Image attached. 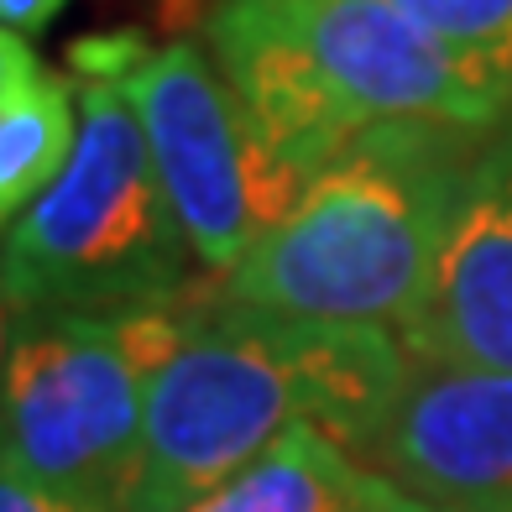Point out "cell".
<instances>
[{"label":"cell","instance_id":"6da1fadb","mask_svg":"<svg viewBox=\"0 0 512 512\" xmlns=\"http://www.w3.org/2000/svg\"><path fill=\"white\" fill-rule=\"evenodd\" d=\"M408 366L413 351L392 330L288 319L215 288L152 382L121 512L194 507L304 424L361 455Z\"/></svg>","mask_w":512,"mask_h":512},{"label":"cell","instance_id":"7a4b0ae2","mask_svg":"<svg viewBox=\"0 0 512 512\" xmlns=\"http://www.w3.org/2000/svg\"><path fill=\"white\" fill-rule=\"evenodd\" d=\"M204 48L293 204L377 126L434 121L486 136L512 115L387 0H215Z\"/></svg>","mask_w":512,"mask_h":512},{"label":"cell","instance_id":"3957f363","mask_svg":"<svg viewBox=\"0 0 512 512\" xmlns=\"http://www.w3.org/2000/svg\"><path fill=\"white\" fill-rule=\"evenodd\" d=\"M486 136L434 121H392L356 136L220 283L225 298L403 335L429 293Z\"/></svg>","mask_w":512,"mask_h":512},{"label":"cell","instance_id":"277c9868","mask_svg":"<svg viewBox=\"0 0 512 512\" xmlns=\"http://www.w3.org/2000/svg\"><path fill=\"white\" fill-rule=\"evenodd\" d=\"M74 79L79 147L53 189L6 220V319L162 304L215 283L183 236L121 84L95 68H74Z\"/></svg>","mask_w":512,"mask_h":512},{"label":"cell","instance_id":"5b68a950","mask_svg":"<svg viewBox=\"0 0 512 512\" xmlns=\"http://www.w3.org/2000/svg\"><path fill=\"white\" fill-rule=\"evenodd\" d=\"M215 288L204 283L131 309L6 319V465L63 497L121 512L152 382L189 340Z\"/></svg>","mask_w":512,"mask_h":512},{"label":"cell","instance_id":"8992f818","mask_svg":"<svg viewBox=\"0 0 512 512\" xmlns=\"http://www.w3.org/2000/svg\"><path fill=\"white\" fill-rule=\"evenodd\" d=\"M74 68H95L121 84L204 277L225 283L293 209V194L256 147V131L220 63L199 42L147 48L142 37L115 32L79 42Z\"/></svg>","mask_w":512,"mask_h":512},{"label":"cell","instance_id":"52a82bcc","mask_svg":"<svg viewBox=\"0 0 512 512\" xmlns=\"http://www.w3.org/2000/svg\"><path fill=\"white\" fill-rule=\"evenodd\" d=\"M356 460L445 512H512V371L413 356Z\"/></svg>","mask_w":512,"mask_h":512},{"label":"cell","instance_id":"ba28073f","mask_svg":"<svg viewBox=\"0 0 512 512\" xmlns=\"http://www.w3.org/2000/svg\"><path fill=\"white\" fill-rule=\"evenodd\" d=\"M403 345L418 361L512 371V115L486 136Z\"/></svg>","mask_w":512,"mask_h":512},{"label":"cell","instance_id":"9c48e42d","mask_svg":"<svg viewBox=\"0 0 512 512\" xmlns=\"http://www.w3.org/2000/svg\"><path fill=\"white\" fill-rule=\"evenodd\" d=\"M79 147V79L53 74L32 37L0 32V215L16 220Z\"/></svg>","mask_w":512,"mask_h":512},{"label":"cell","instance_id":"30bf717a","mask_svg":"<svg viewBox=\"0 0 512 512\" xmlns=\"http://www.w3.org/2000/svg\"><path fill=\"white\" fill-rule=\"evenodd\" d=\"M356 486L361 460L304 424L183 512H356Z\"/></svg>","mask_w":512,"mask_h":512},{"label":"cell","instance_id":"8fae6325","mask_svg":"<svg viewBox=\"0 0 512 512\" xmlns=\"http://www.w3.org/2000/svg\"><path fill=\"white\" fill-rule=\"evenodd\" d=\"M471 84L512 110V0H387Z\"/></svg>","mask_w":512,"mask_h":512},{"label":"cell","instance_id":"7c38bea8","mask_svg":"<svg viewBox=\"0 0 512 512\" xmlns=\"http://www.w3.org/2000/svg\"><path fill=\"white\" fill-rule=\"evenodd\" d=\"M0 512H100V507H89L79 497H63L53 486H42L37 476L6 465V471H0Z\"/></svg>","mask_w":512,"mask_h":512},{"label":"cell","instance_id":"4fadbf2b","mask_svg":"<svg viewBox=\"0 0 512 512\" xmlns=\"http://www.w3.org/2000/svg\"><path fill=\"white\" fill-rule=\"evenodd\" d=\"M356 512H445V507H434V502H424V497H413V492H403V486H392L387 476H377V471H366V465H361Z\"/></svg>","mask_w":512,"mask_h":512},{"label":"cell","instance_id":"5bb4252c","mask_svg":"<svg viewBox=\"0 0 512 512\" xmlns=\"http://www.w3.org/2000/svg\"><path fill=\"white\" fill-rule=\"evenodd\" d=\"M63 6L68 0H0V27L16 32V37H32V32L48 27Z\"/></svg>","mask_w":512,"mask_h":512}]
</instances>
